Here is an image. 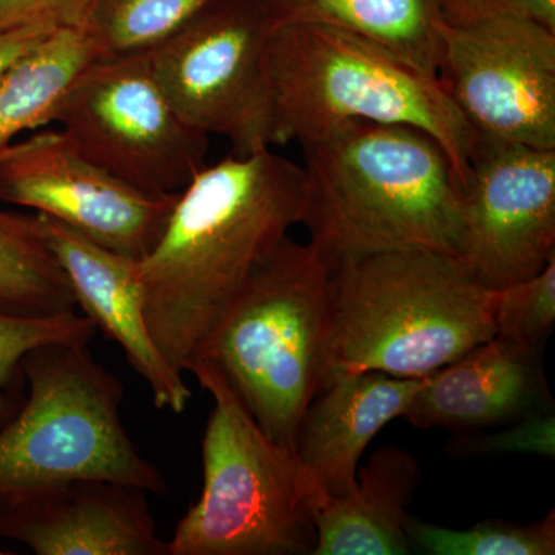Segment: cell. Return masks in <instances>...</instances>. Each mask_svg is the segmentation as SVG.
<instances>
[{
  "mask_svg": "<svg viewBox=\"0 0 555 555\" xmlns=\"http://www.w3.org/2000/svg\"><path fill=\"white\" fill-rule=\"evenodd\" d=\"M420 481L414 456L403 449L375 452L357 474L352 492L318 495L313 555H404L412 546L404 532L406 507Z\"/></svg>",
  "mask_w": 555,
  "mask_h": 555,
  "instance_id": "17",
  "label": "cell"
},
{
  "mask_svg": "<svg viewBox=\"0 0 555 555\" xmlns=\"http://www.w3.org/2000/svg\"><path fill=\"white\" fill-rule=\"evenodd\" d=\"M101 0H0V31L39 27L87 31Z\"/></svg>",
  "mask_w": 555,
  "mask_h": 555,
  "instance_id": "25",
  "label": "cell"
},
{
  "mask_svg": "<svg viewBox=\"0 0 555 555\" xmlns=\"http://www.w3.org/2000/svg\"><path fill=\"white\" fill-rule=\"evenodd\" d=\"M50 33L53 31L39 27H21L0 31V80L22 56L35 49Z\"/></svg>",
  "mask_w": 555,
  "mask_h": 555,
  "instance_id": "28",
  "label": "cell"
},
{
  "mask_svg": "<svg viewBox=\"0 0 555 555\" xmlns=\"http://www.w3.org/2000/svg\"><path fill=\"white\" fill-rule=\"evenodd\" d=\"M87 346L50 343L22 360L28 397L0 427V499L76 480L169 489L122 425V383Z\"/></svg>",
  "mask_w": 555,
  "mask_h": 555,
  "instance_id": "7",
  "label": "cell"
},
{
  "mask_svg": "<svg viewBox=\"0 0 555 555\" xmlns=\"http://www.w3.org/2000/svg\"><path fill=\"white\" fill-rule=\"evenodd\" d=\"M555 258V150L476 134L462 188L459 259L496 291Z\"/></svg>",
  "mask_w": 555,
  "mask_h": 555,
  "instance_id": "11",
  "label": "cell"
},
{
  "mask_svg": "<svg viewBox=\"0 0 555 555\" xmlns=\"http://www.w3.org/2000/svg\"><path fill=\"white\" fill-rule=\"evenodd\" d=\"M78 310L67 276L36 215L0 203V313L51 317Z\"/></svg>",
  "mask_w": 555,
  "mask_h": 555,
  "instance_id": "20",
  "label": "cell"
},
{
  "mask_svg": "<svg viewBox=\"0 0 555 555\" xmlns=\"http://www.w3.org/2000/svg\"><path fill=\"white\" fill-rule=\"evenodd\" d=\"M177 196L124 184L87 159L61 129L36 130L0 150V203L46 215L138 261L158 243Z\"/></svg>",
  "mask_w": 555,
  "mask_h": 555,
  "instance_id": "12",
  "label": "cell"
},
{
  "mask_svg": "<svg viewBox=\"0 0 555 555\" xmlns=\"http://www.w3.org/2000/svg\"><path fill=\"white\" fill-rule=\"evenodd\" d=\"M273 22L262 0H221L149 50L173 107L235 155L273 149L266 50Z\"/></svg>",
  "mask_w": 555,
  "mask_h": 555,
  "instance_id": "9",
  "label": "cell"
},
{
  "mask_svg": "<svg viewBox=\"0 0 555 555\" xmlns=\"http://www.w3.org/2000/svg\"><path fill=\"white\" fill-rule=\"evenodd\" d=\"M492 321L496 338L542 350L555 323V258L534 276L496 288Z\"/></svg>",
  "mask_w": 555,
  "mask_h": 555,
  "instance_id": "24",
  "label": "cell"
},
{
  "mask_svg": "<svg viewBox=\"0 0 555 555\" xmlns=\"http://www.w3.org/2000/svg\"><path fill=\"white\" fill-rule=\"evenodd\" d=\"M214 398L203 437V491L167 540V555L312 554L323 492L297 452L272 440L214 367L190 369Z\"/></svg>",
  "mask_w": 555,
  "mask_h": 555,
  "instance_id": "6",
  "label": "cell"
},
{
  "mask_svg": "<svg viewBox=\"0 0 555 555\" xmlns=\"http://www.w3.org/2000/svg\"><path fill=\"white\" fill-rule=\"evenodd\" d=\"M54 124L87 159L147 195H175L206 167L207 134L173 107L147 51L90 62Z\"/></svg>",
  "mask_w": 555,
  "mask_h": 555,
  "instance_id": "8",
  "label": "cell"
},
{
  "mask_svg": "<svg viewBox=\"0 0 555 555\" xmlns=\"http://www.w3.org/2000/svg\"><path fill=\"white\" fill-rule=\"evenodd\" d=\"M273 28L321 24L377 43L412 67L437 76L441 0H262Z\"/></svg>",
  "mask_w": 555,
  "mask_h": 555,
  "instance_id": "18",
  "label": "cell"
},
{
  "mask_svg": "<svg viewBox=\"0 0 555 555\" xmlns=\"http://www.w3.org/2000/svg\"><path fill=\"white\" fill-rule=\"evenodd\" d=\"M540 350L492 338L423 378L403 418L420 429H476L545 414Z\"/></svg>",
  "mask_w": 555,
  "mask_h": 555,
  "instance_id": "15",
  "label": "cell"
},
{
  "mask_svg": "<svg viewBox=\"0 0 555 555\" xmlns=\"http://www.w3.org/2000/svg\"><path fill=\"white\" fill-rule=\"evenodd\" d=\"M266 78L273 147L353 120L398 124L436 139L465 185L476 133L437 76L377 43L331 25H280L270 33Z\"/></svg>",
  "mask_w": 555,
  "mask_h": 555,
  "instance_id": "4",
  "label": "cell"
},
{
  "mask_svg": "<svg viewBox=\"0 0 555 555\" xmlns=\"http://www.w3.org/2000/svg\"><path fill=\"white\" fill-rule=\"evenodd\" d=\"M299 145L301 224L328 269L403 248L459 257L462 188L436 139L353 120Z\"/></svg>",
  "mask_w": 555,
  "mask_h": 555,
  "instance_id": "2",
  "label": "cell"
},
{
  "mask_svg": "<svg viewBox=\"0 0 555 555\" xmlns=\"http://www.w3.org/2000/svg\"><path fill=\"white\" fill-rule=\"evenodd\" d=\"M221 0H101L89 31L101 57L144 53Z\"/></svg>",
  "mask_w": 555,
  "mask_h": 555,
  "instance_id": "21",
  "label": "cell"
},
{
  "mask_svg": "<svg viewBox=\"0 0 555 555\" xmlns=\"http://www.w3.org/2000/svg\"><path fill=\"white\" fill-rule=\"evenodd\" d=\"M437 78L480 137L555 150V33L517 17L441 24Z\"/></svg>",
  "mask_w": 555,
  "mask_h": 555,
  "instance_id": "10",
  "label": "cell"
},
{
  "mask_svg": "<svg viewBox=\"0 0 555 555\" xmlns=\"http://www.w3.org/2000/svg\"><path fill=\"white\" fill-rule=\"evenodd\" d=\"M147 492L105 480L68 481L0 499V539L38 555H167Z\"/></svg>",
  "mask_w": 555,
  "mask_h": 555,
  "instance_id": "13",
  "label": "cell"
},
{
  "mask_svg": "<svg viewBox=\"0 0 555 555\" xmlns=\"http://www.w3.org/2000/svg\"><path fill=\"white\" fill-rule=\"evenodd\" d=\"M328 310L331 269L309 243L287 238L218 318L192 367H214L259 427L297 452L326 385Z\"/></svg>",
  "mask_w": 555,
  "mask_h": 555,
  "instance_id": "5",
  "label": "cell"
},
{
  "mask_svg": "<svg viewBox=\"0 0 555 555\" xmlns=\"http://www.w3.org/2000/svg\"><path fill=\"white\" fill-rule=\"evenodd\" d=\"M94 335L96 327L78 310L51 317L0 313V427L13 415L14 383L22 377V360L30 350L50 343L89 345Z\"/></svg>",
  "mask_w": 555,
  "mask_h": 555,
  "instance_id": "23",
  "label": "cell"
},
{
  "mask_svg": "<svg viewBox=\"0 0 555 555\" xmlns=\"http://www.w3.org/2000/svg\"><path fill=\"white\" fill-rule=\"evenodd\" d=\"M98 57L96 40L80 30L50 33L22 56L0 80V150L56 122L73 80Z\"/></svg>",
  "mask_w": 555,
  "mask_h": 555,
  "instance_id": "19",
  "label": "cell"
},
{
  "mask_svg": "<svg viewBox=\"0 0 555 555\" xmlns=\"http://www.w3.org/2000/svg\"><path fill=\"white\" fill-rule=\"evenodd\" d=\"M409 543L433 555H554L555 514L531 525L483 521L469 529H451L404 518Z\"/></svg>",
  "mask_w": 555,
  "mask_h": 555,
  "instance_id": "22",
  "label": "cell"
},
{
  "mask_svg": "<svg viewBox=\"0 0 555 555\" xmlns=\"http://www.w3.org/2000/svg\"><path fill=\"white\" fill-rule=\"evenodd\" d=\"M35 215L80 312L122 349L130 366L147 383L156 408L175 414L184 412L192 390L184 374L171 366L152 337L138 259L108 250L46 215Z\"/></svg>",
  "mask_w": 555,
  "mask_h": 555,
  "instance_id": "14",
  "label": "cell"
},
{
  "mask_svg": "<svg viewBox=\"0 0 555 555\" xmlns=\"http://www.w3.org/2000/svg\"><path fill=\"white\" fill-rule=\"evenodd\" d=\"M492 295L459 259L403 248L331 270L327 378H425L495 337ZM326 386V385H324Z\"/></svg>",
  "mask_w": 555,
  "mask_h": 555,
  "instance_id": "3",
  "label": "cell"
},
{
  "mask_svg": "<svg viewBox=\"0 0 555 555\" xmlns=\"http://www.w3.org/2000/svg\"><path fill=\"white\" fill-rule=\"evenodd\" d=\"M554 414L545 412V414L518 420L516 427H509L495 436L485 437L476 449L483 452H499V454L531 452V454L554 456Z\"/></svg>",
  "mask_w": 555,
  "mask_h": 555,
  "instance_id": "27",
  "label": "cell"
},
{
  "mask_svg": "<svg viewBox=\"0 0 555 555\" xmlns=\"http://www.w3.org/2000/svg\"><path fill=\"white\" fill-rule=\"evenodd\" d=\"M301 215L302 167L272 149L203 167L178 193L158 243L138 261L149 328L171 366L190 371Z\"/></svg>",
  "mask_w": 555,
  "mask_h": 555,
  "instance_id": "1",
  "label": "cell"
},
{
  "mask_svg": "<svg viewBox=\"0 0 555 555\" xmlns=\"http://www.w3.org/2000/svg\"><path fill=\"white\" fill-rule=\"evenodd\" d=\"M441 14L449 25L517 17L555 33V0H441Z\"/></svg>",
  "mask_w": 555,
  "mask_h": 555,
  "instance_id": "26",
  "label": "cell"
},
{
  "mask_svg": "<svg viewBox=\"0 0 555 555\" xmlns=\"http://www.w3.org/2000/svg\"><path fill=\"white\" fill-rule=\"evenodd\" d=\"M423 378L358 372L328 379L299 426L297 455L323 494L356 489L358 463L379 430L404 415Z\"/></svg>",
  "mask_w": 555,
  "mask_h": 555,
  "instance_id": "16",
  "label": "cell"
}]
</instances>
